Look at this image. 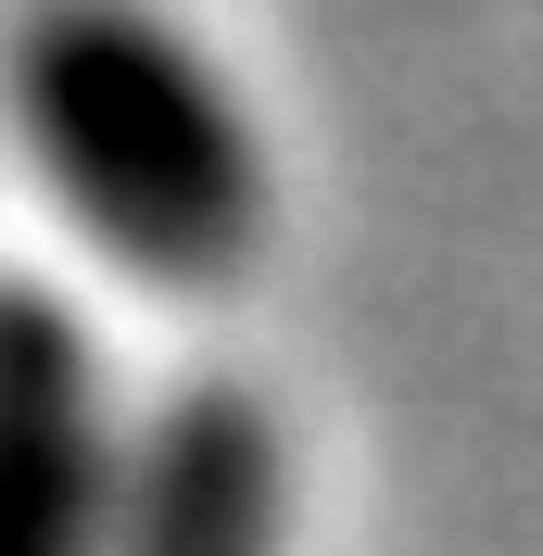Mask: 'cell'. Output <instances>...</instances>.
<instances>
[{
    "label": "cell",
    "mask_w": 543,
    "mask_h": 556,
    "mask_svg": "<svg viewBox=\"0 0 543 556\" xmlns=\"http://www.w3.org/2000/svg\"><path fill=\"white\" fill-rule=\"evenodd\" d=\"M13 127L76 228L165 291H215L266 241V152L152 0H38L13 38Z\"/></svg>",
    "instance_id": "6da1fadb"
},
{
    "label": "cell",
    "mask_w": 543,
    "mask_h": 556,
    "mask_svg": "<svg viewBox=\"0 0 543 556\" xmlns=\"http://www.w3.org/2000/svg\"><path fill=\"white\" fill-rule=\"evenodd\" d=\"M114 443L102 354L38 278H0V556H114Z\"/></svg>",
    "instance_id": "7a4b0ae2"
},
{
    "label": "cell",
    "mask_w": 543,
    "mask_h": 556,
    "mask_svg": "<svg viewBox=\"0 0 543 556\" xmlns=\"http://www.w3.org/2000/svg\"><path fill=\"white\" fill-rule=\"evenodd\" d=\"M114 556H291V430L240 380L152 405L114 493Z\"/></svg>",
    "instance_id": "3957f363"
}]
</instances>
